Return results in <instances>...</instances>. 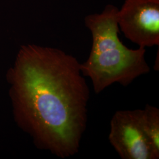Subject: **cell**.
Returning <instances> with one entry per match:
<instances>
[{
  "label": "cell",
  "mask_w": 159,
  "mask_h": 159,
  "mask_svg": "<svg viewBox=\"0 0 159 159\" xmlns=\"http://www.w3.org/2000/svg\"><path fill=\"white\" fill-rule=\"evenodd\" d=\"M81 63L56 48L23 46L7 79L14 119L36 147L61 159L77 153L90 90Z\"/></svg>",
  "instance_id": "cell-1"
},
{
  "label": "cell",
  "mask_w": 159,
  "mask_h": 159,
  "mask_svg": "<svg viewBox=\"0 0 159 159\" xmlns=\"http://www.w3.org/2000/svg\"><path fill=\"white\" fill-rule=\"evenodd\" d=\"M118 10L108 4L102 13L90 14L84 19L93 44L89 58L80 68L83 76L91 79L96 94L114 83L126 87L150 70L145 48L130 49L120 40Z\"/></svg>",
  "instance_id": "cell-2"
},
{
  "label": "cell",
  "mask_w": 159,
  "mask_h": 159,
  "mask_svg": "<svg viewBox=\"0 0 159 159\" xmlns=\"http://www.w3.org/2000/svg\"><path fill=\"white\" fill-rule=\"evenodd\" d=\"M119 27L139 47L159 45V0H125L118 10Z\"/></svg>",
  "instance_id": "cell-3"
},
{
  "label": "cell",
  "mask_w": 159,
  "mask_h": 159,
  "mask_svg": "<svg viewBox=\"0 0 159 159\" xmlns=\"http://www.w3.org/2000/svg\"><path fill=\"white\" fill-rule=\"evenodd\" d=\"M142 109L119 110L110 121L108 140L123 159H156L143 130Z\"/></svg>",
  "instance_id": "cell-4"
},
{
  "label": "cell",
  "mask_w": 159,
  "mask_h": 159,
  "mask_svg": "<svg viewBox=\"0 0 159 159\" xmlns=\"http://www.w3.org/2000/svg\"><path fill=\"white\" fill-rule=\"evenodd\" d=\"M142 126L155 159L159 158V109L147 104L143 110Z\"/></svg>",
  "instance_id": "cell-5"
}]
</instances>
